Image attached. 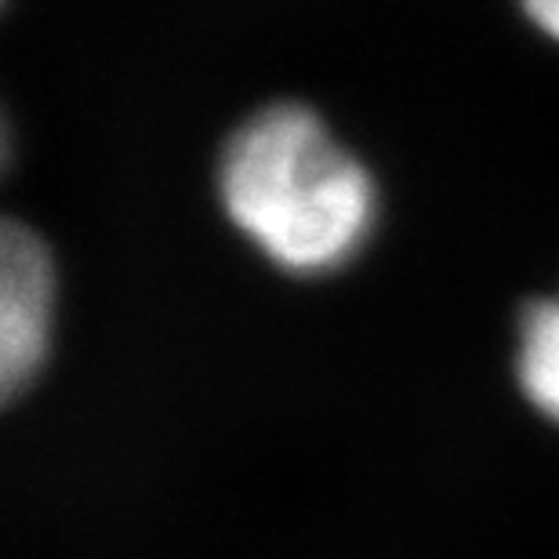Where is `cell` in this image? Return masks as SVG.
Segmentation results:
<instances>
[{
  "mask_svg": "<svg viewBox=\"0 0 559 559\" xmlns=\"http://www.w3.org/2000/svg\"><path fill=\"white\" fill-rule=\"evenodd\" d=\"M218 193L243 237L287 273H334L367 243L378 193L367 167L306 106H270L229 139Z\"/></svg>",
  "mask_w": 559,
  "mask_h": 559,
  "instance_id": "cell-1",
  "label": "cell"
},
{
  "mask_svg": "<svg viewBox=\"0 0 559 559\" xmlns=\"http://www.w3.org/2000/svg\"><path fill=\"white\" fill-rule=\"evenodd\" d=\"M55 259L40 233L0 218V407L48 360L55 331Z\"/></svg>",
  "mask_w": 559,
  "mask_h": 559,
  "instance_id": "cell-2",
  "label": "cell"
},
{
  "mask_svg": "<svg viewBox=\"0 0 559 559\" xmlns=\"http://www.w3.org/2000/svg\"><path fill=\"white\" fill-rule=\"evenodd\" d=\"M516 378L531 404L559 421V301H531L523 309Z\"/></svg>",
  "mask_w": 559,
  "mask_h": 559,
  "instance_id": "cell-3",
  "label": "cell"
},
{
  "mask_svg": "<svg viewBox=\"0 0 559 559\" xmlns=\"http://www.w3.org/2000/svg\"><path fill=\"white\" fill-rule=\"evenodd\" d=\"M520 8L545 37L559 44V0H520Z\"/></svg>",
  "mask_w": 559,
  "mask_h": 559,
  "instance_id": "cell-4",
  "label": "cell"
},
{
  "mask_svg": "<svg viewBox=\"0 0 559 559\" xmlns=\"http://www.w3.org/2000/svg\"><path fill=\"white\" fill-rule=\"evenodd\" d=\"M8 156V131H4V117H0V164H4Z\"/></svg>",
  "mask_w": 559,
  "mask_h": 559,
  "instance_id": "cell-5",
  "label": "cell"
}]
</instances>
